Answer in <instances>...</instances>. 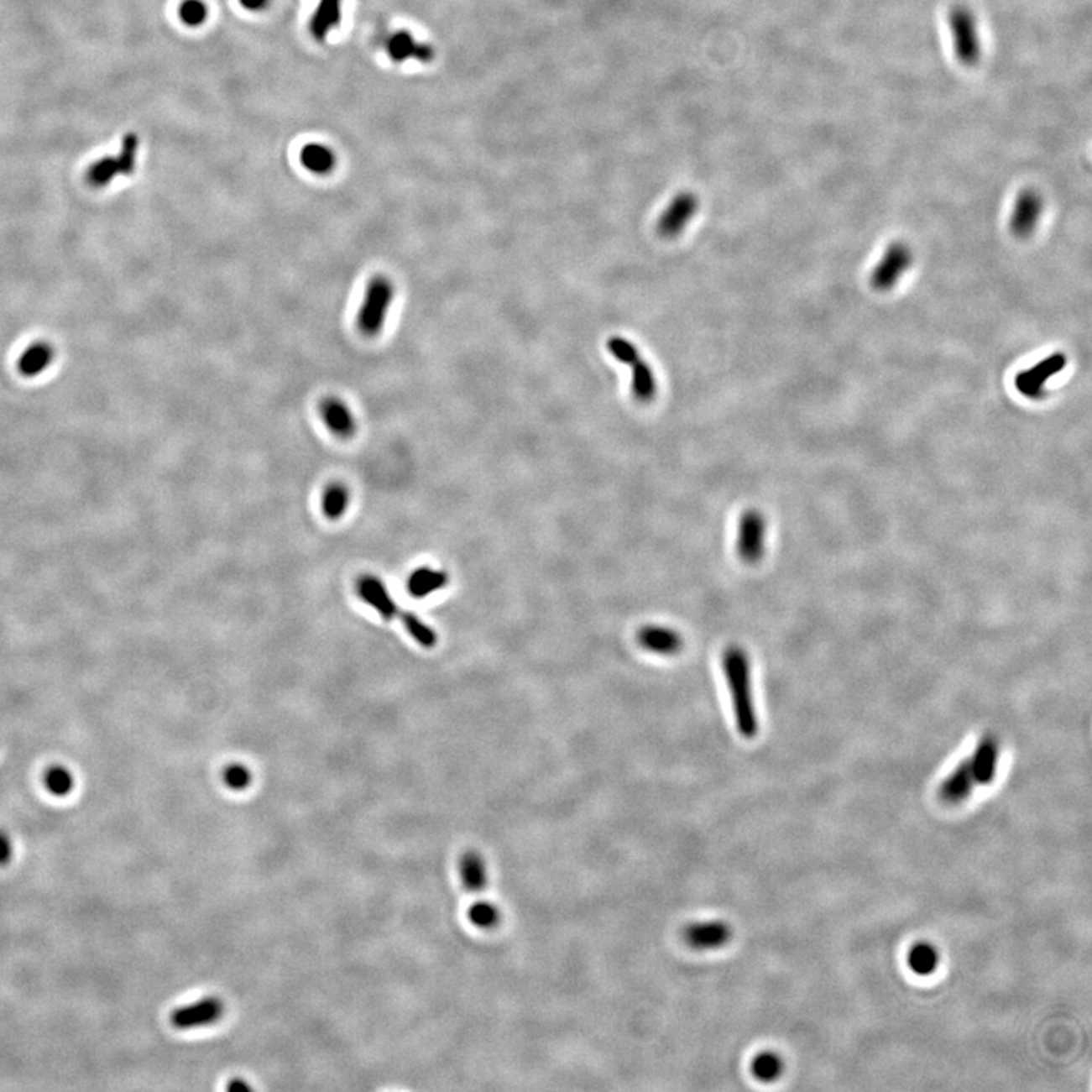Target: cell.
Here are the masks:
<instances>
[{"label":"cell","instance_id":"26","mask_svg":"<svg viewBox=\"0 0 1092 1092\" xmlns=\"http://www.w3.org/2000/svg\"><path fill=\"white\" fill-rule=\"evenodd\" d=\"M468 918L471 921L472 926H475L481 930H492L498 927L501 922V912L496 907L495 904L489 903L484 900H478L472 903L469 911H468Z\"/></svg>","mask_w":1092,"mask_h":1092},{"label":"cell","instance_id":"18","mask_svg":"<svg viewBox=\"0 0 1092 1092\" xmlns=\"http://www.w3.org/2000/svg\"><path fill=\"white\" fill-rule=\"evenodd\" d=\"M387 52L398 63H402L409 58H415L422 63H430L434 56V52L428 44L417 43L416 39L411 37V34L405 31L394 32L392 37L387 39Z\"/></svg>","mask_w":1092,"mask_h":1092},{"label":"cell","instance_id":"4","mask_svg":"<svg viewBox=\"0 0 1092 1092\" xmlns=\"http://www.w3.org/2000/svg\"><path fill=\"white\" fill-rule=\"evenodd\" d=\"M140 140L135 133H128L122 140V148L118 155L103 157L90 167L86 180L95 187H105L118 175H131L134 172L137 163Z\"/></svg>","mask_w":1092,"mask_h":1092},{"label":"cell","instance_id":"15","mask_svg":"<svg viewBox=\"0 0 1092 1092\" xmlns=\"http://www.w3.org/2000/svg\"><path fill=\"white\" fill-rule=\"evenodd\" d=\"M1000 748L995 739L983 738L975 747L974 755L968 760L975 785H990L997 774Z\"/></svg>","mask_w":1092,"mask_h":1092},{"label":"cell","instance_id":"2","mask_svg":"<svg viewBox=\"0 0 1092 1092\" xmlns=\"http://www.w3.org/2000/svg\"><path fill=\"white\" fill-rule=\"evenodd\" d=\"M607 349L618 362L629 368L631 375V393L640 404H650L657 396V379L650 364L645 362L636 346L627 338L614 336L607 340Z\"/></svg>","mask_w":1092,"mask_h":1092},{"label":"cell","instance_id":"11","mask_svg":"<svg viewBox=\"0 0 1092 1092\" xmlns=\"http://www.w3.org/2000/svg\"><path fill=\"white\" fill-rule=\"evenodd\" d=\"M1044 212V202L1041 195L1033 189L1022 190L1015 199L1014 210L1011 214L1009 227L1015 237L1027 238L1037 229V223Z\"/></svg>","mask_w":1092,"mask_h":1092},{"label":"cell","instance_id":"9","mask_svg":"<svg viewBox=\"0 0 1092 1092\" xmlns=\"http://www.w3.org/2000/svg\"><path fill=\"white\" fill-rule=\"evenodd\" d=\"M700 201L691 191L678 193L665 212H661L657 222V233L663 238H676L683 233L686 225L693 219L698 212Z\"/></svg>","mask_w":1092,"mask_h":1092},{"label":"cell","instance_id":"7","mask_svg":"<svg viewBox=\"0 0 1092 1092\" xmlns=\"http://www.w3.org/2000/svg\"><path fill=\"white\" fill-rule=\"evenodd\" d=\"M1067 366V355L1062 353L1048 355L1044 360L1037 362L1033 368L1022 370L1016 374L1015 377V389L1022 394L1024 398L1037 401L1042 400L1045 396V385L1050 381V378L1061 374L1062 370Z\"/></svg>","mask_w":1092,"mask_h":1092},{"label":"cell","instance_id":"8","mask_svg":"<svg viewBox=\"0 0 1092 1092\" xmlns=\"http://www.w3.org/2000/svg\"><path fill=\"white\" fill-rule=\"evenodd\" d=\"M766 542V520L762 513L748 510L739 519L736 550L739 557L747 565H755L762 560Z\"/></svg>","mask_w":1092,"mask_h":1092},{"label":"cell","instance_id":"3","mask_svg":"<svg viewBox=\"0 0 1092 1092\" xmlns=\"http://www.w3.org/2000/svg\"><path fill=\"white\" fill-rule=\"evenodd\" d=\"M394 299V285L385 276L372 278L357 316V327L366 337H375L384 328Z\"/></svg>","mask_w":1092,"mask_h":1092},{"label":"cell","instance_id":"23","mask_svg":"<svg viewBox=\"0 0 1092 1092\" xmlns=\"http://www.w3.org/2000/svg\"><path fill=\"white\" fill-rule=\"evenodd\" d=\"M300 161L310 172L316 175H327L336 165V157L332 150L319 143H310L300 150Z\"/></svg>","mask_w":1092,"mask_h":1092},{"label":"cell","instance_id":"14","mask_svg":"<svg viewBox=\"0 0 1092 1092\" xmlns=\"http://www.w3.org/2000/svg\"><path fill=\"white\" fill-rule=\"evenodd\" d=\"M637 642L646 651L674 656L683 648V639L676 630L661 625H645L637 633Z\"/></svg>","mask_w":1092,"mask_h":1092},{"label":"cell","instance_id":"28","mask_svg":"<svg viewBox=\"0 0 1092 1092\" xmlns=\"http://www.w3.org/2000/svg\"><path fill=\"white\" fill-rule=\"evenodd\" d=\"M400 618H401V621L404 622V625H405V629L409 631L410 636H413L416 639L417 644L422 645L425 648H432V646L436 645V640H437L436 633H434L432 629H430L426 624L421 621V619L417 618L416 614L401 612Z\"/></svg>","mask_w":1092,"mask_h":1092},{"label":"cell","instance_id":"21","mask_svg":"<svg viewBox=\"0 0 1092 1092\" xmlns=\"http://www.w3.org/2000/svg\"><path fill=\"white\" fill-rule=\"evenodd\" d=\"M342 20V0H321L311 18L310 29L317 41H323L328 32Z\"/></svg>","mask_w":1092,"mask_h":1092},{"label":"cell","instance_id":"12","mask_svg":"<svg viewBox=\"0 0 1092 1092\" xmlns=\"http://www.w3.org/2000/svg\"><path fill=\"white\" fill-rule=\"evenodd\" d=\"M731 927L724 921H704L689 924L683 930L684 943L693 950H718L730 943Z\"/></svg>","mask_w":1092,"mask_h":1092},{"label":"cell","instance_id":"34","mask_svg":"<svg viewBox=\"0 0 1092 1092\" xmlns=\"http://www.w3.org/2000/svg\"><path fill=\"white\" fill-rule=\"evenodd\" d=\"M228 1089H231V1091H243V1089H251V1086L242 1079H233L228 1084Z\"/></svg>","mask_w":1092,"mask_h":1092},{"label":"cell","instance_id":"24","mask_svg":"<svg viewBox=\"0 0 1092 1092\" xmlns=\"http://www.w3.org/2000/svg\"><path fill=\"white\" fill-rule=\"evenodd\" d=\"M43 783L49 794L54 797H65L75 787V777L69 768L63 765H52L43 774Z\"/></svg>","mask_w":1092,"mask_h":1092},{"label":"cell","instance_id":"29","mask_svg":"<svg viewBox=\"0 0 1092 1092\" xmlns=\"http://www.w3.org/2000/svg\"><path fill=\"white\" fill-rule=\"evenodd\" d=\"M49 362H50V349L46 346L37 345L26 351V354L20 360V368L24 374L31 375L44 369Z\"/></svg>","mask_w":1092,"mask_h":1092},{"label":"cell","instance_id":"1","mask_svg":"<svg viewBox=\"0 0 1092 1092\" xmlns=\"http://www.w3.org/2000/svg\"><path fill=\"white\" fill-rule=\"evenodd\" d=\"M724 676L730 689L734 721L744 738L753 739L759 731L755 697L751 692V671L747 652L739 646L727 648L723 656Z\"/></svg>","mask_w":1092,"mask_h":1092},{"label":"cell","instance_id":"27","mask_svg":"<svg viewBox=\"0 0 1092 1092\" xmlns=\"http://www.w3.org/2000/svg\"><path fill=\"white\" fill-rule=\"evenodd\" d=\"M349 504V492L343 484H332L325 490L322 498L323 515L331 520L342 518Z\"/></svg>","mask_w":1092,"mask_h":1092},{"label":"cell","instance_id":"32","mask_svg":"<svg viewBox=\"0 0 1092 1092\" xmlns=\"http://www.w3.org/2000/svg\"><path fill=\"white\" fill-rule=\"evenodd\" d=\"M14 856L13 849V842L9 839L8 834L3 830H0V866H7Z\"/></svg>","mask_w":1092,"mask_h":1092},{"label":"cell","instance_id":"31","mask_svg":"<svg viewBox=\"0 0 1092 1092\" xmlns=\"http://www.w3.org/2000/svg\"><path fill=\"white\" fill-rule=\"evenodd\" d=\"M222 777L231 791H244L252 781L251 771L240 763H233L227 766L223 770Z\"/></svg>","mask_w":1092,"mask_h":1092},{"label":"cell","instance_id":"6","mask_svg":"<svg viewBox=\"0 0 1092 1092\" xmlns=\"http://www.w3.org/2000/svg\"><path fill=\"white\" fill-rule=\"evenodd\" d=\"M913 253L907 244L896 242L883 252L880 261L872 269L870 284L877 291H889L894 289L904 274L911 269Z\"/></svg>","mask_w":1092,"mask_h":1092},{"label":"cell","instance_id":"30","mask_svg":"<svg viewBox=\"0 0 1092 1092\" xmlns=\"http://www.w3.org/2000/svg\"><path fill=\"white\" fill-rule=\"evenodd\" d=\"M178 14L187 26H199L204 24L208 16V9L202 0H184L180 5Z\"/></svg>","mask_w":1092,"mask_h":1092},{"label":"cell","instance_id":"25","mask_svg":"<svg viewBox=\"0 0 1092 1092\" xmlns=\"http://www.w3.org/2000/svg\"><path fill=\"white\" fill-rule=\"evenodd\" d=\"M783 1061L774 1052H762L751 1062V1073L760 1082H774L783 1073Z\"/></svg>","mask_w":1092,"mask_h":1092},{"label":"cell","instance_id":"5","mask_svg":"<svg viewBox=\"0 0 1092 1092\" xmlns=\"http://www.w3.org/2000/svg\"><path fill=\"white\" fill-rule=\"evenodd\" d=\"M950 28L956 58L960 64L973 67L980 60V39L974 14L965 7H956L951 11Z\"/></svg>","mask_w":1092,"mask_h":1092},{"label":"cell","instance_id":"22","mask_svg":"<svg viewBox=\"0 0 1092 1092\" xmlns=\"http://www.w3.org/2000/svg\"><path fill=\"white\" fill-rule=\"evenodd\" d=\"M907 965L917 975L933 974L939 965V953L932 943H915L907 953Z\"/></svg>","mask_w":1092,"mask_h":1092},{"label":"cell","instance_id":"33","mask_svg":"<svg viewBox=\"0 0 1092 1092\" xmlns=\"http://www.w3.org/2000/svg\"><path fill=\"white\" fill-rule=\"evenodd\" d=\"M240 3H242L246 9L259 11V9L266 8V7H268L269 0H240Z\"/></svg>","mask_w":1092,"mask_h":1092},{"label":"cell","instance_id":"13","mask_svg":"<svg viewBox=\"0 0 1092 1092\" xmlns=\"http://www.w3.org/2000/svg\"><path fill=\"white\" fill-rule=\"evenodd\" d=\"M358 595L366 604H369L375 612L381 614L385 621H392L394 616L400 618V609L393 601L390 592L385 589L384 583L374 575H364L357 583Z\"/></svg>","mask_w":1092,"mask_h":1092},{"label":"cell","instance_id":"19","mask_svg":"<svg viewBox=\"0 0 1092 1092\" xmlns=\"http://www.w3.org/2000/svg\"><path fill=\"white\" fill-rule=\"evenodd\" d=\"M458 871L464 888L468 889L472 896L483 892L488 886L486 864L477 851L473 849L464 851L458 860Z\"/></svg>","mask_w":1092,"mask_h":1092},{"label":"cell","instance_id":"17","mask_svg":"<svg viewBox=\"0 0 1092 1092\" xmlns=\"http://www.w3.org/2000/svg\"><path fill=\"white\" fill-rule=\"evenodd\" d=\"M975 780L969 768V762L959 763L950 776L945 778L939 787V797L947 804H959L965 802L974 789Z\"/></svg>","mask_w":1092,"mask_h":1092},{"label":"cell","instance_id":"16","mask_svg":"<svg viewBox=\"0 0 1092 1092\" xmlns=\"http://www.w3.org/2000/svg\"><path fill=\"white\" fill-rule=\"evenodd\" d=\"M323 424L340 439H349L357 431L354 413L338 398H327L321 404Z\"/></svg>","mask_w":1092,"mask_h":1092},{"label":"cell","instance_id":"10","mask_svg":"<svg viewBox=\"0 0 1092 1092\" xmlns=\"http://www.w3.org/2000/svg\"><path fill=\"white\" fill-rule=\"evenodd\" d=\"M225 1012L221 998L206 997L187 1006L178 1007L170 1015V1024L176 1030L197 1029L219 1021Z\"/></svg>","mask_w":1092,"mask_h":1092},{"label":"cell","instance_id":"20","mask_svg":"<svg viewBox=\"0 0 1092 1092\" xmlns=\"http://www.w3.org/2000/svg\"><path fill=\"white\" fill-rule=\"evenodd\" d=\"M448 574L445 571L431 569V567H419L410 575L407 589L411 597L421 599V598L430 597L437 590L443 589L448 584Z\"/></svg>","mask_w":1092,"mask_h":1092}]
</instances>
